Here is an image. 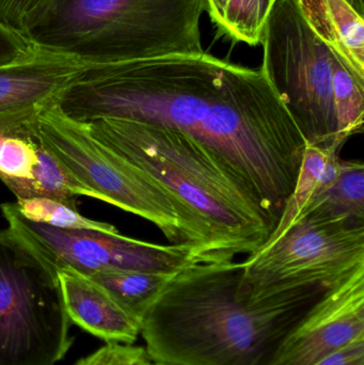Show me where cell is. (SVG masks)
Returning a JSON list of instances; mask_svg holds the SVG:
<instances>
[{
	"label": "cell",
	"instance_id": "obj_1",
	"mask_svg": "<svg viewBox=\"0 0 364 365\" xmlns=\"http://www.w3.org/2000/svg\"><path fill=\"white\" fill-rule=\"evenodd\" d=\"M56 105L81 123L118 119L185 133L275 227L305 152L263 71L207 53L87 64Z\"/></svg>",
	"mask_w": 364,
	"mask_h": 365
},
{
	"label": "cell",
	"instance_id": "obj_2",
	"mask_svg": "<svg viewBox=\"0 0 364 365\" xmlns=\"http://www.w3.org/2000/svg\"><path fill=\"white\" fill-rule=\"evenodd\" d=\"M243 264L192 257L171 276L141 321L152 362L269 365L284 339L333 285H309L254 299ZM336 285V284H335Z\"/></svg>",
	"mask_w": 364,
	"mask_h": 365
},
{
	"label": "cell",
	"instance_id": "obj_3",
	"mask_svg": "<svg viewBox=\"0 0 364 365\" xmlns=\"http://www.w3.org/2000/svg\"><path fill=\"white\" fill-rule=\"evenodd\" d=\"M85 124L94 138L145 171L175 200L198 238V259L250 257L266 244L275 225L185 133L118 119Z\"/></svg>",
	"mask_w": 364,
	"mask_h": 365
},
{
	"label": "cell",
	"instance_id": "obj_4",
	"mask_svg": "<svg viewBox=\"0 0 364 365\" xmlns=\"http://www.w3.org/2000/svg\"><path fill=\"white\" fill-rule=\"evenodd\" d=\"M203 0H56L32 45L87 64L201 55Z\"/></svg>",
	"mask_w": 364,
	"mask_h": 365
},
{
	"label": "cell",
	"instance_id": "obj_5",
	"mask_svg": "<svg viewBox=\"0 0 364 365\" xmlns=\"http://www.w3.org/2000/svg\"><path fill=\"white\" fill-rule=\"evenodd\" d=\"M36 122L43 145L98 200L150 221L171 244L189 247L198 257V238L175 200L155 180L94 138L85 123L63 115L56 102L43 108Z\"/></svg>",
	"mask_w": 364,
	"mask_h": 365
},
{
	"label": "cell",
	"instance_id": "obj_6",
	"mask_svg": "<svg viewBox=\"0 0 364 365\" xmlns=\"http://www.w3.org/2000/svg\"><path fill=\"white\" fill-rule=\"evenodd\" d=\"M261 70L306 145L341 151L333 103V51L309 27L297 0H276L263 28Z\"/></svg>",
	"mask_w": 364,
	"mask_h": 365
},
{
	"label": "cell",
	"instance_id": "obj_7",
	"mask_svg": "<svg viewBox=\"0 0 364 365\" xmlns=\"http://www.w3.org/2000/svg\"><path fill=\"white\" fill-rule=\"evenodd\" d=\"M57 278L0 230V365H56L74 343Z\"/></svg>",
	"mask_w": 364,
	"mask_h": 365
},
{
	"label": "cell",
	"instance_id": "obj_8",
	"mask_svg": "<svg viewBox=\"0 0 364 365\" xmlns=\"http://www.w3.org/2000/svg\"><path fill=\"white\" fill-rule=\"evenodd\" d=\"M241 264V289L254 299L309 285H335L364 267V227L303 215Z\"/></svg>",
	"mask_w": 364,
	"mask_h": 365
},
{
	"label": "cell",
	"instance_id": "obj_9",
	"mask_svg": "<svg viewBox=\"0 0 364 365\" xmlns=\"http://www.w3.org/2000/svg\"><path fill=\"white\" fill-rule=\"evenodd\" d=\"M0 208L15 242L55 278L60 270L85 277L110 270L175 274L194 257L187 246L151 244L119 232L58 229L24 218L11 202Z\"/></svg>",
	"mask_w": 364,
	"mask_h": 365
},
{
	"label": "cell",
	"instance_id": "obj_10",
	"mask_svg": "<svg viewBox=\"0 0 364 365\" xmlns=\"http://www.w3.org/2000/svg\"><path fill=\"white\" fill-rule=\"evenodd\" d=\"M40 111L0 117V181L17 200L48 197L74 206L81 195L98 200L43 145L36 133Z\"/></svg>",
	"mask_w": 364,
	"mask_h": 365
},
{
	"label": "cell",
	"instance_id": "obj_11",
	"mask_svg": "<svg viewBox=\"0 0 364 365\" xmlns=\"http://www.w3.org/2000/svg\"><path fill=\"white\" fill-rule=\"evenodd\" d=\"M364 339V267L333 285L290 332L269 365H313Z\"/></svg>",
	"mask_w": 364,
	"mask_h": 365
},
{
	"label": "cell",
	"instance_id": "obj_12",
	"mask_svg": "<svg viewBox=\"0 0 364 365\" xmlns=\"http://www.w3.org/2000/svg\"><path fill=\"white\" fill-rule=\"evenodd\" d=\"M85 66L72 56L36 45L23 57L0 64V117L42 110Z\"/></svg>",
	"mask_w": 364,
	"mask_h": 365
},
{
	"label": "cell",
	"instance_id": "obj_13",
	"mask_svg": "<svg viewBox=\"0 0 364 365\" xmlns=\"http://www.w3.org/2000/svg\"><path fill=\"white\" fill-rule=\"evenodd\" d=\"M56 276L71 323L105 343L136 342L140 336V323L100 285L72 270H60Z\"/></svg>",
	"mask_w": 364,
	"mask_h": 365
},
{
	"label": "cell",
	"instance_id": "obj_14",
	"mask_svg": "<svg viewBox=\"0 0 364 365\" xmlns=\"http://www.w3.org/2000/svg\"><path fill=\"white\" fill-rule=\"evenodd\" d=\"M314 34L364 81V21L346 0H297Z\"/></svg>",
	"mask_w": 364,
	"mask_h": 365
},
{
	"label": "cell",
	"instance_id": "obj_15",
	"mask_svg": "<svg viewBox=\"0 0 364 365\" xmlns=\"http://www.w3.org/2000/svg\"><path fill=\"white\" fill-rule=\"evenodd\" d=\"M340 152L336 148L322 149L306 145L294 190L286 201L277 227L263 248L275 242L303 210L333 185L339 173L342 160Z\"/></svg>",
	"mask_w": 364,
	"mask_h": 365
},
{
	"label": "cell",
	"instance_id": "obj_16",
	"mask_svg": "<svg viewBox=\"0 0 364 365\" xmlns=\"http://www.w3.org/2000/svg\"><path fill=\"white\" fill-rule=\"evenodd\" d=\"M303 215L320 220L346 221L364 227L363 163L341 160L337 179L299 216Z\"/></svg>",
	"mask_w": 364,
	"mask_h": 365
},
{
	"label": "cell",
	"instance_id": "obj_17",
	"mask_svg": "<svg viewBox=\"0 0 364 365\" xmlns=\"http://www.w3.org/2000/svg\"><path fill=\"white\" fill-rule=\"evenodd\" d=\"M172 274L110 270L88 277L140 323Z\"/></svg>",
	"mask_w": 364,
	"mask_h": 365
},
{
	"label": "cell",
	"instance_id": "obj_18",
	"mask_svg": "<svg viewBox=\"0 0 364 365\" xmlns=\"http://www.w3.org/2000/svg\"><path fill=\"white\" fill-rule=\"evenodd\" d=\"M220 34L250 46L260 44L263 28L276 0H203Z\"/></svg>",
	"mask_w": 364,
	"mask_h": 365
},
{
	"label": "cell",
	"instance_id": "obj_19",
	"mask_svg": "<svg viewBox=\"0 0 364 365\" xmlns=\"http://www.w3.org/2000/svg\"><path fill=\"white\" fill-rule=\"evenodd\" d=\"M333 103L337 115V141L342 148L357 134L364 123V81L359 78L333 51Z\"/></svg>",
	"mask_w": 364,
	"mask_h": 365
},
{
	"label": "cell",
	"instance_id": "obj_20",
	"mask_svg": "<svg viewBox=\"0 0 364 365\" xmlns=\"http://www.w3.org/2000/svg\"><path fill=\"white\" fill-rule=\"evenodd\" d=\"M17 212L28 220L63 230H90L103 233H117L110 223L92 220L83 216L77 206L48 197L19 199L14 202Z\"/></svg>",
	"mask_w": 364,
	"mask_h": 365
},
{
	"label": "cell",
	"instance_id": "obj_21",
	"mask_svg": "<svg viewBox=\"0 0 364 365\" xmlns=\"http://www.w3.org/2000/svg\"><path fill=\"white\" fill-rule=\"evenodd\" d=\"M56 0H0V23L27 38ZM28 40V38H27Z\"/></svg>",
	"mask_w": 364,
	"mask_h": 365
},
{
	"label": "cell",
	"instance_id": "obj_22",
	"mask_svg": "<svg viewBox=\"0 0 364 365\" xmlns=\"http://www.w3.org/2000/svg\"><path fill=\"white\" fill-rule=\"evenodd\" d=\"M150 361L143 347L106 343L98 351L77 360L74 365H147Z\"/></svg>",
	"mask_w": 364,
	"mask_h": 365
},
{
	"label": "cell",
	"instance_id": "obj_23",
	"mask_svg": "<svg viewBox=\"0 0 364 365\" xmlns=\"http://www.w3.org/2000/svg\"><path fill=\"white\" fill-rule=\"evenodd\" d=\"M29 40L0 23V64L8 63L23 57L31 51Z\"/></svg>",
	"mask_w": 364,
	"mask_h": 365
},
{
	"label": "cell",
	"instance_id": "obj_24",
	"mask_svg": "<svg viewBox=\"0 0 364 365\" xmlns=\"http://www.w3.org/2000/svg\"><path fill=\"white\" fill-rule=\"evenodd\" d=\"M313 365H364V339L350 343Z\"/></svg>",
	"mask_w": 364,
	"mask_h": 365
},
{
	"label": "cell",
	"instance_id": "obj_25",
	"mask_svg": "<svg viewBox=\"0 0 364 365\" xmlns=\"http://www.w3.org/2000/svg\"><path fill=\"white\" fill-rule=\"evenodd\" d=\"M350 6L358 13L360 16L364 17V0H346Z\"/></svg>",
	"mask_w": 364,
	"mask_h": 365
},
{
	"label": "cell",
	"instance_id": "obj_26",
	"mask_svg": "<svg viewBox=\"0 0 364 365\" xmlns=\"http://www.w3.org/2000/svg\"><path fill=\"white\" fill-rule=\"evenodd\" d=\"M147 365H171V364H158V362H152L150 361Z\"/></svg>",
	"mask_w": 364,
	"mask_h": 365
}]
</instances>
